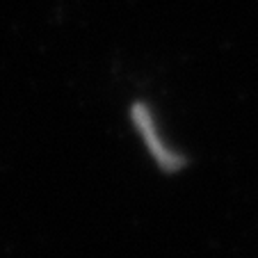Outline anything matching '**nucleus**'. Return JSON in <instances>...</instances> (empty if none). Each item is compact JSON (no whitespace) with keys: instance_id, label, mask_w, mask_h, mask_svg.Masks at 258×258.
<instances>
[{"instance_id":"obj_1","label":"nucleus","mask_w":258,"mask_h":258,"mask_svg":"<svg viewBox=\"0 0 258 258\" xmlns=\"http://www.w3.org/2000/svg\"><path fill=\"white\" fill-rule=\"evenodd\" d=\"M131 117H133V123L137 126V131H140L142 140H144L146 149L151 151V156L158 160V165L162 167V169L167 171H176L180 165H183V160H180L176 153H171L169 149H167L165 144H162V140L158 137V131H156V121H153L151 112H149V107L142 105V103H135L131 110Z\"/></svg>"}]
</instances>
